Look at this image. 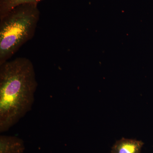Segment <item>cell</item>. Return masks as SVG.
Wrapping results in <instances>:
<instances>
[{
	"instance_id": "obj_1",
	"label": "cell",
	"mask_w": 153,
	"mask_h": 153,
	"mask_svg": "<svg viewBox=\"0 0 153 153\" xmlns=\"http://www.w3.org/2000/svg\"><path fill=\"white\" fill-rule=\"evenodd\" d=\"M38 86L35 68L27 58L0 65V132L8 131L32 109Z\"/></svg>"
},
{
	"instance_id": "obj_2",
	"label": "cell",
	"mask_w": 153,
	"mask_h": 153,
	"mask_svg": "<svg viewBox=\"0 0 153 153\" xmlns=\"http://www.w3.org/2000/svg\"><path fill=\"white\" fill-rule=\"evenodd\" d=\"M40 17L37 3L17 6L0 19V65L34 37Z\"/></svg>"
},
{
	"instance_id": "obj_3",
	"label": "cell",
	"mask_w": 153,
	"mask_h": 153,
	"mask_svg": "<svg viewBox=\"0 0 153 153\" xmlns=\"http://www.w3.org/2000/svg\"><path fill=\"white\" fill-rule=\"evenodd\" d=\"M25 142L14 136H0V153H24Z\"/></svg>"
},
{
	"instance_id": "obj_4",
	"label": "cell",
	"mask_w": 153,
	"mask_h": 153,
	"mask_svg": "<svg viewBox=\"0 0 153 153\" xmlns=\"http://www.w3.org/2000/svg\"><path fill=\"white\" fill-rule=\"evenodd\" d=\"M144 144L141 140L122 138L116 142L110 153H141Z\"/></svg>"
},
{
	"instance_id": "obj_5",
	"label": "cell",
	"mask_w": 153,
	"mask_h": 153,
	"mask_svg": "<svg viewBox=\"0 0 153 153\" xmlns=\"http://www.w3.org/2000/svg\"><path fill=\"white\" fill-rule=\"evenodd\" d=\"M43 0H0V19L17 6L27 3H37Z\"/></svg>"
}]
</instances>
